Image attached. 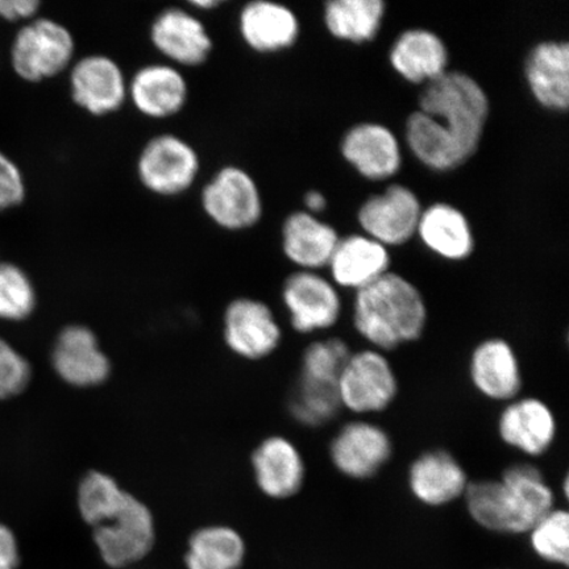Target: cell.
I'll list each match as a JSON object with an SVG mask.
<instances>
[{
	"mask_svg": "<svg viewBox=\"0 0 569 569\" xmlns=\"http://www.w3.org/2000/svg\"><path fill=\"white\" fill-rule=\"evenodd\" d=\"M252 467L261 492L274 500L300 493L308 473L300 448L281 436L262 440L252 455Z\"/></svg>",
	"mask_w": 569,
	"mask_h": 569,
	"instance_id": "obj_20",
	"label": "cell"
},
{
	"mask_svg": "<svg viewBox=\"0 0 569 569\" xmlns=\"http://www.w3.org/2000/svg\"><path fill=\"white\" fill-rule=\"evenodd\" d=\"M429 320L425 298L403 276L388 272L356 291L352 326L367 347L381 352L416 343Z\"/></svg>",
	"mask_w": 569,
	"mask_h": 569,
	"instance_id": "obj_3",
	"label": "cell"
},
{
	"mask_svg": "<svg viewBox=\"0 0 569 569\" xmlns=\"http://www.w3.org/2000/svg\"><path fill=\"white\" fill-rule=\"evenodd\" d=\"M408 488L419 503L430 508L447 507L465 497L469 476L465 466L445 448H431L410 462Z\"/></svg>",
	"mask_w": 569,
	"mask_h": 569,
	"instance_id": "obj_16",
	"label": "cell"
},
{
	"mask_svg": "<svg viewBox=\"0 0 569 569\" xmlns=\"http://www.w3.org/2000/svg\"><path fill=\"white\" fill-rule=\"evenodd\" d=\"M244 558L246 543L237 530L209 526L191 536L184 563L188 569H239Z\"/></svg>",
	"mask_w": 569,
	"mask_h": 569,
	"instance_id": "obj_28",
	"label": "cell"
},
{
	"mask_svg": "<svg viewBox=\"0 0 569 569\" xmlns=\"http://www.w3.org/2000/svg\"><path fill=\"white\" fill-rule=\"evenodd\" d=\"M341 410L358 418L387 411L400 393V380L388 353L373 348L352 351L338 377Z\"/></svg>",
	"mask_w": 569,
	"mask_h": 569,
	"instance_id": "obj_5",
	"label": "cell"
},
{
	"mask_svg": "<svg viewBox=\"0 0 569 569\" xmlns=\"http://www.w3.org/2000/svg\"><path fill=\"white\" fill-rule=\"evenodd\" d=\"M190 4L196 9V11H210L222 6L219 0H197V2H191Z\"/></svg>",
	"mask_w": 569,
	"mask_h": 569,
	"instance_id": "obj_40",
	"label": "cell"
},
{
	"mask_svg": "<svg viewBox=\"0 0 569 569\" xmlns=\"http://www.w3.org/2000/svg\"><path fill=\"white\" fill-rule=\"evenodd\" d=\"M71 101L91 117L104 118L128 102V77L112 57L91 53L76 59L68 71Z\"/></svg>",
	"mask_w": 569,
	"mask_h": 569,
	"instance_id": "obj_9",
	"label": "cell"
},
{
	"mask_svg": "<svg viewBox=\"0 0 569 569\" xmlns=\"http://www.w3.org/2000/svg\"><path fill=\"white\" fill-rule=\"evenodd\" d=\"M419 107L407 123L408 144L419 161L443 172L471 158L489 113L486 92L473 78L446 71L427 83Z\"/></svg>",
	"mask_w": 569,
	"mask_h": 569,
	"instance_id": "obj_1",
	"label": "cell"
},
{
	"mask_svg": "<svg viewBox=\"0 0 569 569\" xmlns=\"http://www.w3.org/2000/svg\"><path fill=\"white\" fill-rule=\"evenodd\" d=\"M149 40L167 63L199 68L210 60L213 40L208 27L190 10L168 7L152 20Z\"/></svg>",
	"mask_w": 569,
	"mask_h": 569,
	"instance_id": "obj_13",
	"label": "cell"
},
{
	"mask_svg": "<svg viewBox=\"0 0 569 569\" xmlns=\"http://www.w3.org/2000/svg\"><path fill=\"white\" fill-rule=\"evenodd\" d=\"M417 232L432 252L447 260H465L473 251L471 227L450 204L437 203L422 211Z\"/></svg>",
	"mask_w": 569,
	"mask_h": 569,
	"instance_id": "obj_27",
	"label": "cell"
},
{
	"mask_svg": "<svg viewBox=\"0 0 569 569\" xmlns=\"http://www.w3.org/2000/svg\"><path fill=\"white\" fill-rule=\"evenodd\" d=\"M32 380V367L26 356L0 337V401L23 393Z\"/></svg>",
	"mask_w": 569,
	"mask_h": 569,
	"instance_id": "obj_35",
	"label": "cell"
},
{
	"mask_svg": "<svg viewBox=\"0 0 569 569\" xmlns=\"http://www.w3.org/2000/svg\"><path fill=\"white\" fill-rule=\"evenodd\" d=\"M469 381L488 401L508 403L522 396L521 360L509 340L492 337L479 341L468 360Z\"/></svg>",
	"mask_w": 569,
	"mask_h": 569,
	"instance_id": "obj_14",
	"label": "cell"
},
{
	"mask_svg": "<svg viewBox=\"0 0 569 569\" xmlns=\"http://www.w3.org/2000/svg\"><path fill=\"white\" fill-rule=\"evenodd\" d=\"M154 539L151 510L132 495H128L116 516L94 528L99 555L112 568H124L144 559L151 552Z\"/></svg>",
	"mask_w": 569,
	"mask_h": 569,
	"instance_id": "obj_10",
	"label": "cell"
},
{
	"mask_svg": "<svg viewBox=\"0 0 569 569\" xmlns=\"http://www.w3.org/2000/svg\"><path fill=\"white\" fill-rule=\"evenodd\" d=\"M351 352L347 341L340 338L312 341L302 355L300 380L337 387L341 368Z\"/></svg>",
	"mask_w": 569,
	"mask_h": 569,
	"instance_id": "obj_32",
	"label": "cell"
},
{
	"mask_svg": "<svg viewBox=\"0 0 569 569\" xmlns=\"http://www.w3.org/2000/svg\"><path fill=\"white\" fill-rule=\"evenodd\" d=\"M52 366L62 381L76 388L101 386L111 372L110 360L94 332L84 326H68L60 332L53 346Z\"/></svg>",
	"mask_w": 569,
	"mask_h": 569,
	"instance_id": "obj_19",
	"label": "cell"
},
{
	"mask_svg": "<svg viewBox=\"0 0 569 569\" xmlns=\"http://www.w3.org/2000/svg\"><path fill=\"white\" fill-rule=\"evenodd\" d=\"M19 561L17 536L9 526L0 522V569H18Z\"/></svg>",
	"mask_w": 569,
	"mask_h": 569,
	"instance_id": "obj_38",
	"label": "cell"
},
{
	"mask_svg": "<svg viewBox=\"0 0 569 569\" xmlns=\"http://www.w3.org/2000/svg\"><path fill=\"white\" fill-rule=\"evenodd\" d=\"M189 97L187 77L167 62L147 63L128 78V102L148 119L177 117L187 107Z\"/></svg>",
	"mask_w": 569,
	"mask_h": 569,
	"instance_id": "obj_15",
	"label": "cell"
},
{
	"mask_svg": "<svg viewBox=\"0 0 569 569\" xmlns=\"http://www.w3.org/2000/svg\"><path fill=\"white\" fill-rule=\"evenodd\" d=\"M282 301L293 330L302 336L330 331L343 315L333 282L309 270H298L283 283Z\"/></svg>",
	"mask_w": 569,
	"mask_h": 569,
	"instance_id": "obj_11",
	"label": "cell"
},
{
	"mask_svg": "<svg viewBox=\"0 0 569 569\" xmlns=\"http://www.w3.org/2000/svg\"><path fill=\"white\" fill-rule=\"evenodd\" d=\"M128 495L110 475L92 471L78 488V509L83 521L94 529L122 509Z\"/></svg>",
	"mask_w": 569,
	"mask_h": 569,
	"instance_id": "obj_30",
	"label": "cell"
},
{
	"mask_svg": "<svg viewBox=\"0 0 569 569\" xmlns=\"http://www.w3.org/2000/svg\"><path fill=\"white\" fill-rule=\"evenodd\" d=\"M393 453L395 445L389 432L367 418L341 426L329 446L332 467L353 481L376 478L389 465Z\"/></svg>",
	"mask_w": 569,
	"mask_h": 569,
	"instance_id": "obj_8",
	"label": "cell"
},
{
	"mask_svg": "<svg viewBox=\"0 0 569 569\" xmlns=\"http://www.w3.org/2000/svg\"><path fill=\"white\" fill-rule=\"evenodd\" d=\"M28 196L27 178L19 163L0 149V213L19 209Z\"/></svg>",
	"mask_w": 569,
	"mask_h": 569,
	"instance_id": "obj_36",
	"label": "cell"
},
{
	"mask_svg": "<svg viewBox=\"0 0 569 569\" xmlns=\"http://www.w3.org/2000/svg\"><path fill=\"white\" fill-rule=\"evenodd\" d=\"M389 266L387 247L360 234L339 240L329 262L333 284L355 291L379 280Z\"/></svg>",
	"mask_w": 569,
	"mask_h": 569,
	"instance_id": "obj_23",
	"label": "cell"
},
{
	"mask_svg": "<svg viewBox=\"0 0 569 569\" xmlns=\"http://www.w3.org/2000/svg\"><path fill=\"white\" fill-rule=\"evenodd\" d=\"M497 436L510 450L539 459L557 442L558 419L542 398L519 396L503 405L497 418Z\"/></svg>",
	"mask_w": 569,
	"mask_h": 569,
	"instance_id": "obj_12",
	"label": "cell"
},
{
	"mask_svg": "<svg viewBox=\"0 0 569 569\" xmlns=\"http://www.w3.org/2000/svg\"><path fill=\"white\" fill-rule=\"evenodd\" d=\"M383 13L381 0H332L326 4L325 20L336 38L365 42L379 32Z\"/></svg>",
	"mask_w": 569,
	"mask_h": 569,
	"instance_id": "obj_29",
	"label": "cell"
},
{
	"mask_svg": "<svg viewBox=\"0 0 569 569\" xmlns=\"http://www.w3.org/2000/svg\"><path fill=\"white\" fill-rule=\"evenodd\" d=\"M202 161L196 147L176 133L149 139L137 160L141 187L161 198L180 197L194 187Z\"/></svg>",
	"mask_w": 569,
	"mask_h": 569,
	"instance_id": "obj_6",
	"label": "cell"
},
{
	"mask_svg": "<svg viewBox=\"0 0 569 569\" xmlns=\"http://www.w3.org/2000/svg\"><path fill=\"white\" fill-rule=\"evenodd\" d=\"M529 532L532 550L540 559L568 565L569 515L566 509H552Z\"/></svg>",
	"mask_w": 569,
	"mask_h": 569,
	"instance_id": "obj_34",
	"label": "cell"
},
{
	"mask_svg": "<svg viewBox=\"0 0 569 569\" xmlns=\"http://www.w3.org/2000/svg\"><path fill=\"white\" fill-rule=\"evenodd\" d=\"M341 152L369 180H386L401 167L400 144L387 127L359 124L348 131Z\"/></svg>",
	"mask_w": 569,
	"mask_h": 569,
	"instance_id": "obj_22",
	"label": "cell"
},
{
	"mask_svg": "<svg viewBox=\"0 0 569 569\" xmlns=\"http://www.w3.org/2000/svg\"><path fill=\"white\" fill-rule=\"evenodd\" d=\"M526 77L532 96L552 111H567L569 104V47L567 42H542L526 62Z\"/></svg>",
	"mask_w": 569,
	"mask_h": 569,
	"instance_id": "obj_25",
	"label": "cell"
},
{
	"mask_svg": "<svg viewBox=\"0 0 569 569\" xmlns=\"http://www.w3.org/2000/svg\"><path fill=\"white\" fill-rule=\"evenodd\" d=\"M201 206L213 224L229 232L253 229L264 212L258 182L233 163L219 168L203 184Z\"/></svg>",
	"mask_w": 569,
	"mask_h": 569,
	"instance_id": "obj_7",
	"label": "cell"
},
{
	"mask_svg": "<svg viewBox=\"0 0 569 569\" xmlns=\"http://www.w3.org/2000/svg\"><path fill=\"white\" fill-rule=\"evenodd\" d=\"M40 0H0V20L23 26L40 16Z\"/></svg>",
	"mask_w": 569,
	"mask_h": 569,
	"instance_id": "obj_37",
	"label": "cell"
},
{
	"mask_svg": "<svg viewBox=\"0 0 569 569\" xmlns=\"http://www.w3.org/2000/svg\"><path fill=\"white\" fill-rule=\"evenodd\" d=\"M421 216L417 196L401 184H393L362 204L359 220L368 238L382 246H401L417 232Z\"/></svg>",
	"mask_w": 569,
	"mask_h": 569,
	"instance_id": "obj_18",
	"label": "cell"
},
{
	"mask_svg": "<svg viewBox=\"0 0 569 569\" xmlns=\"http://www.w3.org/2000/svg\"><path fill=\"white\" fill-rule=\"evenodd\" d=\"M390 61L405 80L429 83L446 73L448 52L436 33L411 30L398 38L391 48Z\"/></svg>",
	"mask_w": 569,
	"mask_h": 569,
	"instance_id": "obj_26",
	"label": "cell"
},
{
	"mask_svg": "<svg viewBox=\"0 0 569 569\" xmlns=\"http://www.w3.org/2000/svg\"><path fill=\"white\" fill-rule=\"evenodd\" d=\"M338 241L337 231L308 211L291 213L283 222V253L301 270L316 272L329 266Z\"/></svg>",
	"mask_w": 569,
	"mask_h": 569,
	"instance_id": "obj_24",
	"label": "cell"
},
{
	"mask_svg": "<svg viewBox=\"0 0 569 569\" xmlns=\"http://www.w3.org/2000/svg\"><path fill=\"white\" fill-rule=\"evenodd\" d=\"M77 41L70 28L53 18H34L20 26L10 46V67L20 81L44 83L68 73Z\"/></svg>",
	"mask_w": 569,
	"mask_h": 569,
	"instance_id": "obj_4",
	"label": "cell"
},
{
	"mask_svg": "<svg viewBox=\"0 0 569 569\" xmlns=\"http://www.w3.org/2000/svg\"><path fill=\"white\" fill-rule=\"evenodd\" d=\"M340 410L337 387L298 381L290 400V412L298 423L317 429L332 422Z\"/></svg>",
	"mask_w": 569,
	"mask_h": 569,
	"instance_id": "obj_33",
	"label": "cell"
},
{
	"mask_svg": "<svg viewBox=\"0 0 569 569\" xmlns=\"http://www.w3.org/2000/svg\"><path fill=\"white\" fill-rule=\"evenodd\" d=\"M224 338L241 358L260 360L279 348L282 331L267 303L253 298H239L226 310Z\"/></svg>",
	"mask_w": 569,
	"mask_h": 569,
	"instance_id": "obj_17",
	"label": "cell"
},
{
	"mask_svg": "<svg viewBox=\"0 0 569 569\" xmlns=\"http://www.w3.org/2000/svg\"><path fill=\"white\" fill-rule=\"evenodd\" d=\"M38 308V291L31 276L12 261L0 260V320L19 323Z\"/></svg>",
	"mask_w": 569,
	"mask_h": 569,
	"instance_id": "obj_31",
	"label": "cell"
},
{
	"mask_svg": "<svg viewBox=\"0 0 569 569\" xmlns=\"http://www.w3.org/2000/svg\"><path fill=\"white\" fill-rule=\"evenodd\" d=\"M238 30L241 40L251 51L270 54L296 44L300 21L287 6L269 0H253L241 7Z\"/></svg>",
	"mask_w": 569,
	"mask_h": 569,
	"instance_id": "obj_21",
	"label": "cell"
},
{
	"mask_svg": "<svg viewBox=\"0 0 569 569\" xmlns=\"http://www.w3.org/2000/svg\"><path fill=\"white\" fill-rule=\"evenodd\" d=\"M305 204L311 212H319L326 208V198L319 191H310L305 197Z\"/></svg>",
	"mask_w": 569,
	"mask_h": 569,
	"instance_id": "obj_39",
	"label": "cell"
},
{
	"mask_svg": "<svg viewBox=\"0 0 569 569\" xmlns=\"http://www.w3.org/2000/svg\"><path fill=\"white\" fill-rule=\"evenodd\" d=\"M462 498L469 517L481 528L511 536L529 532L557 508V493L529 461L508 466L500 478L469 481Z\"/></svg>",
	"mask_w": 569,
	"mask_h": 569,
	"instance_id": "obj_2",
	"label": "cell"
}]
</instances>
